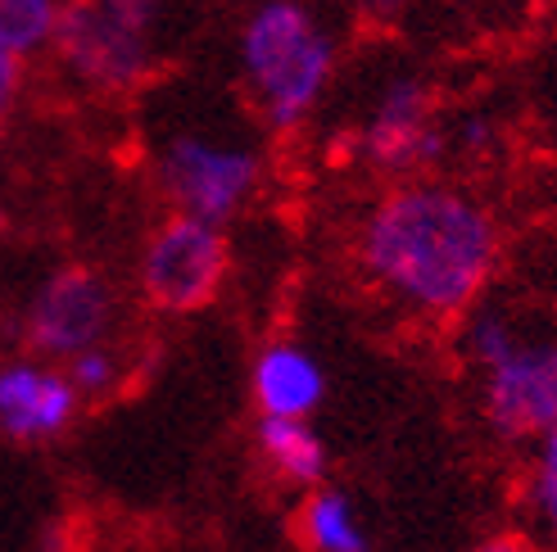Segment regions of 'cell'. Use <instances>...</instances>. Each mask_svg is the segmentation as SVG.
Instances as JSON below:
<instances>
[{
    "mask_svg": "<svg viewBox=\"0 0 557 552\" xmlns=\"http://www.w3.org/2000/svg\"><path fill=\"white\" fill-rule=\"evenodd\" d=\"M368 281L422 317H458L498 267V227L485 204L440 181H408L372 204L358 231Z\"/></svg>",
    "mask_w": 557,
    "mask_h": 552,
    "instance_id": "obj_1",
    "label": "cell"
},
{
    "mask_svg": "<svg viewBox=\"0 0 557 552\" xmlns=\"http://www.w3.org/2000/svg\"><path fill=\"white\" fill-rule=\"evenodd\" d=\"M299 539L309 552H372L368 526L341 489L318 485L299 507Z\"/></svg>",
    "mask_w": 557,
    "mask_h": 552,
    "instance_id": "obj_12",
    "label": "cell"
},
{
    "mask_svg": "<svg viewBox=\"0 0 557 552\" xmlns=\"http://www.w3.org/2000/svg\"><path fill=\"white\" fill-rule=\"evenodd\" d=\"M232 267V250L227 236H222L218 223H205V217L190 213H173L141 250V294L150 309L159 313H200L218 299L222 281H227Z\"/></svg>",
    "mask_w": 557,
    "mask_h": 552,
    "instance_id": "obj_4",
    "label": "cell"
},
{
    "mask_svg": "<svg viewBox=\"0 0 557 552\" xmlns=\"http://www.w3.org/2000/svg\"><path fill=\"white\" fill-rule=\"evenodd\" d=\"M249 390L263 417H309L326 399V372L304 344L276 340L255 357Z\"/></svg>",
    "mask_w": 557,
    "mask_h": 552,
    "instance_id": "obj_10",
    "label": "cell"
},
{
    "mask_svg": "<svg viewBox=\"0 0 557 552\" xmlns=\"http://www.w3.org/2000/svg\"><path fill=\"white\" fill-rule=\"evenodd\" d=\"M490 136H494V131H490L485 118H467L462 131H458V146H462V150H485V146H490Z\"/></svg>",
    "mask_w": 557,
    "mask_h": 552,
    "instance_id": "obj_19",
    "label": "cell"
},
{
    "mask_svg": "<svg viewBox=\"0 0 557 552\" xmlns=\"http://www.w3.org/2000/svg\"><path fill=\"white\" fill-rule=\"evenodd\" d=\"M240 64L259 96L268 127L295 131L322 100L336 50H331V37L299 0H268L245 23Z\"/></svg>",
    "mask_w": 557,
    "mask_h": 552,
    "instance_id": "obj_3",
    "label": "cell"
},
{
    "mask_svg": "<svg viewBox=\"0 0 557 552\" xmlns=\"http://www.w3.org/2000/svg\"><path fill=\"white\" fill-rule=\"evenodd\" d=\"M159 186L173 213L232 223L259 186V154L240 146H218L205 136H177L159 159Z\"/></svg>",
    "mask_w": 557,
    "mask_h": 552,
    "instance_id": "obj_6",
    "label": "cell"
},
{
    "mask_svg": "<svg viewBox=\"0 0 557 552\" xmlns=\"http://www.w3.org/2000/svg\"><path fill=\"white\" fill-rule=\"evenodd\" d=\"M462 349L481 372V407L494 435L535 439L557 426V336H535L498 309L471 313Z\"/></svg>",
    "mask_w": 557,
    "mask_h": 552,
    "instance_id": "obj_2",
    "label": "cell"
},
{
    "mask_svg": "<svg viewBox=\"0 0 557 552\" xmlns=\"http://www.w3.org/2000/svg\"><path fill=\"white\" fill-rule=\"evenodd\" d=\"M50 46L96 91H132L150 77V33L123 23L104 0H69L54 14Z\"/></svg>",
    "mask_w": 557,
    "mask_h": 552,
    "instance_id": "obj_5",
    "label": "cell"
},
{
    "mask_svg": "<svg viewBox=\"0 0 557 552\" xmlns=\"http://www.w3.org/2000/svg\"><path fill=\"white\" fill-rule=\"evenodd\" d=\"M77 385L69 372L50 367L46 357H10L0 363V435L18 444H41V439L64 435L77 417Z\"/></svg>",
    "mask_w": 557,
    "mask_h": 552,
    "instance_id": "obj_8",
    "label": "cell"
},
{
    "mask_svg": "<svg viewBox=\"0 0 557 552\" xmlns=\"http://www.w3.org/2000/svg\"><path fill=\"white\" fill-rule=\"evenodd\" d=\"M54 14H60L54 0H0V46L18 54V60L50 46Z\"/></svg>",
    "mask_w": 557,
    "mask_h": 552,
    "instance_id": "obj_14",
    "label": "cell"
},
{
    "mask_svg": "<svg viewBox=\"0 0 557 552\" xmlns=\"http://www.w3.org/2000/svg\"><path fill=\"white\" fill-rule=\"evenodd\" d=\"M64 363H69V380L77 385V394H82V399H100V394H109V390L119 385V376H123L119 353L109 349V344L77 349L73 357H64Z\"/></svg>",
    "mask_w": 557,
    "mask_h": 552,
    "instance_id": "obj_15",
    "label": "cell"
},
{
    "mask_svg": "<svg viewBox=\"0 0 557 552\" xmlns=\"http://www.w3.org/2000/svg\"><path fill=\"white\" fill-rule=\"evenodd\" d=\"M412 5V0H363V10L372 14V18H381V23H389V18H399L404 10Z\"/></svg>",
    "mask_w": 557,
    "mask_h": 552,
    "instance_id": "obj_20",
    "label": "cell"
},
{
    "mask_svg": "<svg viewBox=\"0 0 557 552\" xmlns=\"http://www.w3.org/2000/svg\"><path fill=\"white\" fill-rule=\"evenodd\" d=\"M114 322H119L114 286L91 267H60L46 276L33 303H27L23 336L41 357H73L77 349L104 344Z\"/></svg>",
    "mask_w": 557,
    "mask_h": 552,
    "instance_id": "obj_7",
    "label": "cell"
},
{
    "mask_svg": "<svg viewBox=\"0 0 557 552\" xmlns=\"http://www.w3.org/2000/svg\"><path fill=\"white\" fill-rule=\"evenodd\" d=\"M104 5L114 10L123 23L141 27V33H150V27H154V14H159V0H104Z\"/></svg>",
    "mask_w": 557,
    "mask_h": 552,
    "instance_id": "obj_16",
    "label": "cell"
},
{
    "mask_svg": "<svg viewBox=\"0 0 557 552\" xmlns=\"http://www.w3.org/2000/svg\"><path fill=\"white\" fill-rule=\"evenodd\" d=\"M449 150L431 114V91L422 81H395L363 127V154L385 173H412Z\"/></svg>",
    "mask_w": 557,
    "mask_h": 552,
    "instance_id": "obj_9",
    "label": "cell"
},
{
    "mask_svg": "<svg viewBox=\"0 0 557 552\" xmlns=\"http://www.w3.org/2000/svg\"><path fill=\"white\" fill-rule=\"evenodd\" d=\"M467 552H544L535 539H525V535H490L481 543H471Z\"/></svg>",
    "mask_w": 557,
    "mask_h": 552,
    "instance_id": "obj_18",
    "label": "cell"
},
{
    "mask_svg": "<svg viewBox=\"0 0 557 552\" xmlns=\"http://www.w3.org/2000/svg\"><path fill=\"white\" fill-rule=\"evenodd\" d=\"M0 231H5V213H0Z\"/></svg>",
    "mask_w": 557,
    "mask_h": 552,
    "instance_id": "obj_21",
    "label": "cell"
},
{
    "mask_svg": "<svg viewBox=\"0 0 557 552\" xmlns=\"http://www.w3.org/2000/svg\"><path fill=\"white\" fill-rule=\"evenodd\" d=\"M525 516L535 526V539L557 552V426L544 430L531 449V472H525Z\"/></svg>",
    "mask_w": 557,
    "mask_h": 552,
    "instance_id": "obj_13",
    "label": "cell"
},
{
    "mask_svg": "<svg viewBox=\"0 0 557 552\" xmlns=\"http://www.w3.org/2000/svg\"><path fill=\"white\" fill-rule=\"evenodd\" d=\"M255 444H259V453L268 457V466L286 485L318 489L326 480L331 457H326L322 435L309 426V417H259Z\"/></svg>",
    "mask_w": 557,
    "mask_h": 552,
    "instance_id": "obj_11",
    "label": "cell"
},
{
    "mask_svg": "<svg viewBox=\"0 0 557 552\" xmlns=\"http://www.w3.org/2000/svg\"><path fill=\"white\" fill-rule=\"evenodd\" d=\"M0 123H5V114H0Z\"/></svg>",
    "mask_w": 557,
    "mask_h": 552,
    "instance_id": "obj_22",
    "label": "cell"
},
{
    "mask_svg": "<svg viewBox=\"0 0 557 552\" xmlns=\"http://www.w3.org/2000/svg\"><path fill=\"white\" fill-rule=\"evenodd\" d=\"M18 81H23V68H18V54H10L5 46H0V114L14 104L18 96Z\"/></svg>",
    "mask_w": 557,
    "mask_h": 552,
    "instance_id": "obj_17",
    "label": "cell"
}]
</instances>
